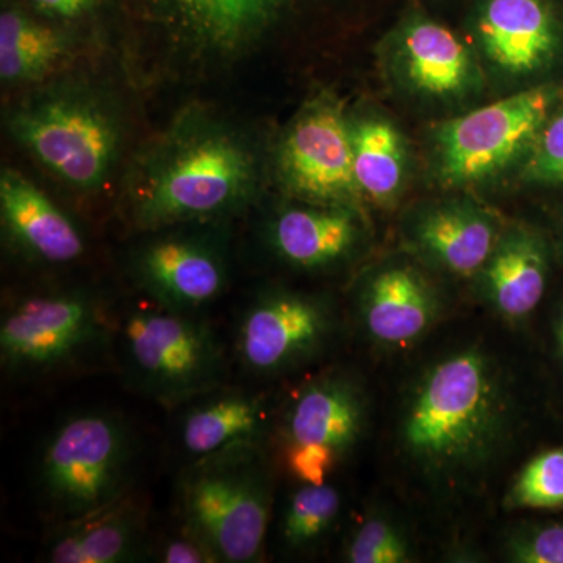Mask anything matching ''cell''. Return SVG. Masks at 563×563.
I'll use <instances>...</instances> for the list:
<instances>
[{
	"mask_svg": "<svg viewBox=\"0 0 563 563\" xmlns=\"http://www.w3.org/2000/svg\"><path fill=\"white\" fill-rule=\"evenodd\" d=\"M510 396L490 355L455 352L429 368L413 388L401 443L422 470L457 476L484 466L509 431Z\"/></svg>",
	"mask_w": 563,
	"mask_h": 563,
	"instance_id": "cell-1",
	"label": "cell"
},
{
	"mask_svg": "<svg viewBox=\"0 0 563 563\" xmlns=\"http://www.w3.org/2000/svg\"><path fill=\"white\" fill-rule=\"evenodd\" d=\"M344 558L351 563L409 562V544L395 526L380 518H372L354 533Z\"/></svg>",
	"mask_w": 563,
	"mask_h": 563,
	"instance_id": "cell-28",
	"label": "cell"
},
{
	"mask_svg": "<svg viewBox=\"0 0 563 563\" xmlns=\"http://www.w3.org/2000/svg\"><path fill=\"white\" fill-rule=\"evenodd\" d=\"M187 531L228 563L257 562L272 515V487L257 446L198 459L181 481Z\"/></svg>",
	"mask_w": 563,
	"mask_h": 563,
	"instance_id": "cell-2",
	"label": "cell"
},
{
	"mask_svg": "<svg viewBox=\"0 0 563 563\" xmlns=\"http://www.w3.org/2000/svg\"><path fill=\"white\" fill-rule=\"evenodd\" d=\"M521 179L529 184L563 185V103L555 107L523 158Z\"/></svg>",
	"mask_w": 563,
	"mask_h": 563,
	"instance_id": "cell-27",
	"label": "cell"
},
{
	"mask_svg": "<svg viewBox=\"0 0 563 563\" xmlns=\"http://www.w3.org/2000/svg\"><path fill=\"white\" fill-rule=\"evenodd\" d=\"M254 184V162L229 133L184 136L155 163L139 207L144 228L211 217L240 206Z\"/></svg>",
	"mask_w": 563,
	"mask_h": 563,
	"instance_id": "cell-3",
	"label": "cell"
},
{
	"mask_svg": "<svg viewBox=\"0 0 563 563\" xmlns=\"http://www.w3.org/2000/svg\"><path fill=\"white\" fill-rule=\"evenodd\" d=\"M398 55L409 84L433 98H461L479 84L472 52L439 22L415 18L404 24Z\"/></svg>",
	"mask_w": 563,
	"mask_h": 563,
	"instance_id": "cell-16",
	"label": "cell"
},
{
	"mask_svg": "<svg viewBox=\"0 0 563 563\" xmlns=\"http://www.w3.org/2000/svg\"><path fill=\"white\" fill-rule=\"evenodd\" d=\"M121 344L133 387L165 406L210 395L224 373L217 333L191 313L136 310L125 317Z\"/></svg>",
	"mask_w": 563,
	"mask_h": 563,
	"instance_id": "cell-5",
	"label": "cell"
},
{
	"mask_svg": "<svg viewBox=\"0 0 563 563\" xmlns=\"http://www.w3.org/2000/svg\"><path fill=\"white\" fill-rule=\"evenodd\" d=\"M195 31L224 49L254 38L291 0H169Z\"/></svg>",
	"mask_w": 563,
	"mask_h": 563,
	"instance_id": "cell-23",
	"label": "cell"
},
{
	"mask_svg": "<svg viewBox=\"0 0 563 563\" xmlns=\"http://www.w3.org/2000/svg\"><path fill=\"white\" fill-rule=\"evenodd\" d=\"M132 459L131 428L120 415H76L62 422L44 446L41 493L55 512L76 520L125 496Z\"/></svg>",
	"mask_w": 563,
	"mask_h": 563,
	"instance_id": "cell-4",
	"label": "cell"
},
{
	"mask_svg": "<svg viewBox=\"0 0 563 563\" xmlns=\"http://www.w3.org/2000/svg\"><path fill=\"white\" fill-rule=\"evenodd\" d=\"M331 332L332 317L324 303L296 292H272L243 313L236 354L244 368L272 376L312 357Z\"/></svg>",
	"mask_w": 563,
	"mask_h": 563,
	"instance_id": "cell-10",
	"label": "cell"
},
{
	"mask_svg": "<svg viewBox=\"0 0 563 563\" xmlns=\"http://www.w3.org/2000/svg\"><path fill=\"white\" fill-rule=\"evenodd\" d=\"M342 507L340 493L328 484H306L292 493L285 510V543L291 548H302L320 539L331 528Z\"/></svg>",
	"mask_w": 563,
	"mask_h": 563,
	"instance_id": "cell-25",
	"label": "cell"
},
{
	"mask_svg": "<svg viewBox=\"0 0 563 563\" xmlns=\"http://www.w3.org/2000/svg\"><path fill=\"white\" fill-rule=\"evenodd\" d=\"M217 391V390H214ZM211 391L184 415L180 443L195 461L239 446H257L266 407L246 391Z\"/></svg>",
	"mask_w": 563,
	"mask_h": 563,
	"instance_id": "cell-21",
	"label": "cell"
},
{
	"mask_svg": "<svg viewBox=\"0 0 563 563\" xmlns=\"http://www.w3.org/2000/svg\"><path fill=\"white\" fill-rule=\"evenodd\" d=\"M0 210L11 239L32 257L69 263L84 254V239L74 222L20 174H2Z\"/></svg>",
	"mask_w": 563,
	"mask_h": 563,
	"instance_id": "cell-17",
	"label": "cell"
},
{
	"mask_svg": "<svg viewBox=\"0 0 563 563\" xmlns=\"http://www.w3.org/2000/svg\"><path fill=\"white\" fill-rule=\"evenodd\" d=\"M279 168L285 185L309 201L352 207L362 198L342 102L322 95L298 114L282 143Z\"/></svg>",
	"mask_w": 563,
	"mask_h": 563,
	"instance_id": "cell-8",
	"label": "cell"
},
{
	"mask_svg": "<svg viewBox=\"0 0 563 563\" xmlns=\"http://www.w3.org/2000/svg\"><path fill=\"white\" fill-rule=\"evenodd\" d=\"M339 454L324 444H290L288 468L301 483L325 484Z\"/></svg>",
	"mask_w": 563,
	"mask_h": 563,
	"instance_id": "cell-30",
	"label": "cell"
},
{
	"mask_svg": "<svg viewBox=\"0 0 563 563\" xmlns=\"http://www.w3.org/2000/svg\"><path fill=\"white\" fill-rule=\"evenodd\" d=\"M11 128L49 172L74 187L101 184L117 152V131L109 118L80 99L33 103L14 117Z\"/></svg>",
	"mask_w": 563,
	"mask_h": 563,
	"instance_id": "cell-7",
	"label": "cell"
},
{
	"mask_svg": "<svg viewBox=\"0 0 563 563\" xmlns=\"http://www.w3.org/2000/svg\"><path fill=\"white\" fill-rule=\"evenodd\" d=\"M144 544V521L132 499L69 520L49 544L54 563H122L139 558Z\"/></svg>",
	"mask_w": 563,
	"mask_h": 563,
	"instance_id": "cell-19",
	"label": "cell"
},
{
	"mask_svg": "<svg viewBox=\"0 0 563 563\" xmlns=\"http://www.w3.org/2000/svg\"><path fill=\"white\" fill-rule=\"evenodd\" d=\"M504 229L490 210L470 199L435 203L412 224V242L433 265L455 276H477Z\"/></svg>",
	"mask_w": 563,
	"mask_h": 563,
	"instance_id": "cell-13",
	"label": "cell"
},
{
	"mask_svg": "<svg viewBox=\"0 0 563 563\" xmlns=\"http://www.w3.org/2000/svg\"><path fill=\"white\" fill-rule=\"evenodd\" d=\"M507 559L517 563H563V525L525 529L510 537Z\"/></svg>",
	"mask_w": 563,
	"mask_h": 563,
	"instance_id": "cell-29",
	"label": "cell"
},
{
	"mask_svg": "<svg viewBox=\"0 0 563 563\" xmlns=\"http://www.w3.org/2000/svg\"><path fill=\"white\" fill-rule=\"evenodd\" d=\"M65 54V40L54 29L20 10L0 14V77L5 81L35 80Z\"/></svg>",
	"mask_w": 563,
	"mask_h": 563,
	"instance_id": "cell-24",
	"label": "cell"
},
{
	"mask_svg": "<svg viewBox=\"0 0 563 563\" xmlns=\"http://www.w3.org/2000/svg\"><path fill=\"white\" fill-rule=\"evenodd\" d=\"M361 222L347 206L291 207L277 214L272 244L285 262L321 269L343 261L357 246Z\"/></svg>",
	"mask_w": 563,
	"mask_h": 563,
	"instance_id": "cell-18",
	"label": "cell"
},
{
	"mask_svg": "<svg viewBox=\"0 0 563 563\" xmlns=\"http://www.w3.org/2000/svg\"><path fill=\"white\" fill-rule=\"evenodd\" d=\"M363 420L357 387L346 377H322L307 385L291 404L287 437L290 444H324L340 455L361 435Z\"/></svg>",
	"mask_w": 563,
	"mask_h": 563,
	"instance_id": "cell-20",
	"label": "cell"
},
{
	"mask_svg": "<svg viewBox=\"0 0 563 563\" xmlns=\"http://www.w3.org/2000/svg\"><path fill=\"white\" fill-rule=\"evenodd\" d=\"M555 332H558L559 347H561V352H562V355H563V310H562V313H561V318H559L558 329H555Z\"/></svg>",
	"mask_w": 563,
	"mask_h": 563,
	"instance_id": "cell-33",
	"label": "cell"
},
{
	"mask_svg": "<svg viewBox=\"0 0 563 563\" xmlns=\"http://www.w3.org/2000/svg\"><path fill=\"white\" fill-rule=\"evenodd\" d=\"M352 162L362 198L387 206L401 191L406 177V144L384 118H366L352 125Z\"/></svg>",
	"mask_w": 563,
	"mask_h": 563,
	"instance_id": "cell-22",
	"label": "cell"
},
{
	"mask_svg": "<svg viewBox=\"0 0 563 563\" xmlns=\"http://www.w3.org/2000/svg\"><path fill=\"white\" fill-rule=\"evenodd\" d=\"M562 96L558 85H539L443 122L435 135L440 180L451 187L479 184L520 162Z\"/></svg>",
	"mask_w": 563,
	"mask_h": 563,
	"instance_id": "cell-6",
	"label": "cell"
},
{
	"mask_svg": "<svg viewBox=\"0 0 563 563\" xmlns=\"http://www.w3.org/2000/svg\"><path fill=\"white\" fill-rule=\"evenodd\" d=\"M548 273L550 254L543 236L526 225H512L504 229L477 277L492 307L509 320H521L542 301Z\"/></svg>",
	"mask_w": 563,
	"mask_h": 563,
	"instance_id": "cell-15",
	"label": "cell"
},
{
	"mask_svg": "<svg viewBox=\"0 0 563 563\" xmlns=\"http://www.w3.org/2000/svg\"><path fill=\"white\" fill-rule=\"evenodd\" d=\"M103 332L101 310L87 296H35L3 317L0 357L10 372L44 373L73 361Z\"/></svg>",
	"mask_w": 563,
	"mask_h": 563,
	"instance_id": "cell-9",
	"label": "cell"
},
{
	"mask_svg": "<svg viewBox=\"0 0 563 563\" xmlns=\"http://www.w3.org/2000/svg\"><path fill=\"white\" fill-rule=\"evenodd\" d=\"M158 561L163 563H214L217 554L191 532L168 540L163 544Z\"/></svg>",
	"mask_w": 563,
	"mask_h": 563,
	"instance_id": "cell-31",
	"label": "cell"
},
{
	"mask_svg": "<svg viewBox=\"0 0 563 563\" xmlns=\"http://www.w3.org/2000/svg\"><path fill=\"white\" fill-rule=\"evenodd\" d=\"M507 509L563 507V450L540 454L525 466L507 493Z\"/></svg>",
	"mask_w": 563,
	"mask_h": 563,
	"instance_id": "cell-26",
	"label": "cell"
},
{
	"mask_svg": "<svg viewBox=\"0 0 563 563\" xmlns=\"http://www.w3.org/2000/svg\"><path fill=\"white\" fill-rule=\"evenodd\" d=\"M35 9L51 16L74 20L88 13L98 0H29Z\"/></svg>",
	"mask_w": 563,
	"mask_h": 563,
	"instance_id": "cell-32",
	"label": "cell"
},
{
	"mask_svg": "<svg viewBox=\"0 0 563 563\" xmlns=\"http://www.w3.org/2000/svg\"><path fill=\"white\" fill-rule=\"evenodd\" d=\"M476 38L487 60L509 76L550 68L563 44V27L551 0H484Z\"/></svg>",
	"mask_w": 563,
	"mask_h": 563,
	"instance_id": "cell-11",
	"label": "cell"
},
{
	"mask_svg": "<svg viewBox=\"0 0 563 563\" xmlns=\"http://www.w3.org/2000/svg\"><path fill=\"white\" fill-rule=\"evenodd\" d=\"M440 299L429 280L410 265H390L374 273L361 299L363 325L374 342L407 346L439 318Z\"/></svg>",
	"mask_w": 563,
	"mask_h": 563,
	"instance_id": "cell-14",
	"label": "cell"
},
{
	"mask_svg": "<svg viewBox=\"0 0 563 563\" xmlns=\"http://www.w3.org/2000/svg\"><path fill=\"white\" fill-rule=\"evenodd\" d=\"M136 272L147 291L174 312L209 306L225 285L221 255L201 240L181 236L158 240L141 251Z\"/></svg>",
	"mask_w": 563,
	"mask_h": 563,
	"instance_id": "cell-12",
	"label": "cell"
}]
</instances>
